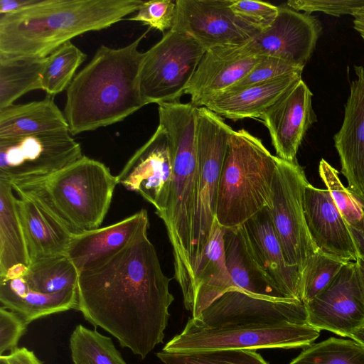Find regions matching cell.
Here are the masks:
<instances>
[{"instance_id": "f546056e", "label": "cell", "mask_w": 364, "mask_h": 364, "mask_svg": "<svg viewBox=\"0 0 364 364\" xmlns=\"http://www.w3.org/2000/svg\"><path fill=\"white\" fill-rule=\"evenodd\" d=\"M34 291L51 294L77 289L79 272L66 255L31 261L23 276Z\"/></svg>"}, {"instance_id": "f35d334b", "label": "cell", "mask_w": 364, "mask_h": 364, "mask_svg": "<svg viewBox=\"0 0 364 364\" xmlns=\"http://www.w3.org/2000/svg\"><path fill=\"white\" fill-rule=\"evenodd\" d=\"M230 8L237 16L260 32L271 26L279 11V6L252 0H232Z\"/></svg>"}, {"instance_id": "2e32d148", "label": "cell", "mask_w": 364, "mask_h": 364, "mask_svg": "<svg viewBox=\"0 0 364 364\" xmlns=\"http://www.w3.org/2000/svg\"><path fill=\"white\" fill-rule=\"evenodd\" d=\"M312 96L301 79L260 116L278 158L296 161V156L305 134L317 122Z\"/></svg>"}, {"instance_id": "ab89813d", "label": "cell", "mask_w": 364, "mask_h": 364, "mask_svg": "<svg viewBox=\"0 0 364 364\" xmlns=\"http://www.w3.org/2000/svg\"><path fill=\"white\" fill-rule=\"evenodd\" d=\"M287 5L296 11H303L309 14L320 11L339 17L346 14L353 16L358 9L364 7V0H290Z\"/></svg>"}, {"instance_id": "cb8c5ba5", "label": "cell", "mask_w": 364, "mask_h": 364, "mask_svg": "<svg viewBox=\"0 0 364 364\" xmlns=\"http://www.w3.org/2000/svg\"><path fill=\"white\" fill-rule=\"evenodd\" d=\"M301 73H292L272 81L225 92L203 101L200 107L232 120L259 118L301 80Z\"/></svg>"}, {"instance_id": "4316f807", "label": "cell", "mask_w": 364, "mask_h": 364, "mask_svg": "<svg viewBox=\"0 0 364 364\" xmlns=\"http://www.w3.org/2000/svg\"><path fill=\"white\" fill-rule=\"evenodd\" d=\"M57 130H69V127L53 96L0 109V139Z\"/></svg>"}, {"instance_id": "f1b7e54d", "label": "cell", "mask_w": 364, "mask_h": 364, "mask_svg": "<svg viewBox=\"0 0 364 364\" xmlns=\"http://www.w3.org/2000/svg\"><path fill=\"white\" fill-rule=\"evenodd\" d=\"M46 58L0 54V109L28 92L41 90Z\"/></svg>"}, {"instance_id": "8d00e7d4", "label": "cell", "mask_w": 364, "mask_h": 364, "mask_svg": "<svg viewBox=\"0 0 364 364\" xmlns=\"http://www.w3.org/2000/svg\"><path fill=\"white\" fill-rule=\"evenodd\" d=\"M302 71L303 69L279 58L264 57L247 75L228 91L238 90L251 85L272 81L292 73H302Z\"/></svg>"}, {"instance_id": "3957f363", "label": "cell", "mask_w": 364, "mask_h": 364, "mask_svg": "<svg viewBox=\"0 0 364 364\" xmlns=\"http://www.w3.org/2000/svg\"><path fill=\"white\" fill-rule=\"evenodd\" d=\"M150 29L122 48L102 45L75 76L63 110L72 136L121 122L146 105L139 86L144 53L138 48Z\"/></svg>"}, {"instance_id": "9a60e30c", "label": "cell", "mask_w": 364, "mask_h": 364, "mask_svg": "<svg viewBox=\"0 0 364 364\" xmlns=\"http://www.w3.org/2000/svg\"><path fill=\"white\" fill-rule=\"evenodd\" d=\"M117 184L138 193L161 215L166 210L172 179V163L166 134L158 126L116 176Z\"/></svg>"}, {"instance_id": "7402d4cb", "label": "cell", "mask_w": 364, "mask_h": 364, "mask_svg": "<svg viewBox=\"0 0 364 364\" xmlns=\"http://www.w3.org/2000/svg\"><path fill=\"white\" fill-rule=\"evenodd\" d=\"M224 228L217 220L194 269L191 294L184 304L197 318L213 301L225 293L236 289L228 272L223 247Z\"/></svg>"}, {"instance_id": "bcb514c9", "label": "cell", "mask_w": 364, "mask_h": 364, "mask_svg": "<svg viewBox=\"0 0 364 364\" xmlns=\"http://www.w3.org/2000/svg\"><path fill=\"white\" fill-rule=\"evenodd\" d=\"M28 268V266L23 264L14 265L7 271L4 276L0 277V279H14L23 277L26 274Z\"/></svg>"}, {"instance_id": "e0dca14e", "label": "cell", "mask_w": 364, "mask_h": 364, "mask_svg": "<svg viewBox=\"0 0 364 364\" xmlns=\"http://www.w3.org/2000/svg\"><path fill=\"white\" fill-rule=\"evenodd\" d=\"M354 70L343 124L333 139L348 189L364 208V66Z\"/></svg>"}, {"instance_id": "7a4b0ae2", "label": "cell", "mask_w": 364, "mask_h": 364, "mask_svg": "<svg viewBox=\"0 0 364 364\" xmlns=\"http://www.w3.org/2000/svg\"><path fill=\"white\" fill-rule=\"evenodd\" d=\"M320 331L307 323L300 299L264 298L233 289L190 318L162 350L299 348L311 346Z\"/></svg>"}, {"instance_id": "484cf974", "label": "cell", "mask_w": 364, "mask_h": 364, "mask_svg": "<svg viewBox=\"0 0 364 364\" xmlns=\"http://www.w3.org/2000/svg\"><path fill=\"white\" fill-rule=\"evenodd\" d=\"M0 302L28 325L43 316L75 309L77 290L46 294L31 289L23 277L0 279Z\"/></svg>"}, {"instance_id": "7bdbcfd3", "label": "cell", "mask_w": 364, "mask_h": 364, "mask_svg": "<svg viewBox=\"0 0 364 364\" xmlns=\"http://www.w3.org/2000/svg\"><path fill=\"white\" fill-rule=\"evenodd\" d=\"M36 0H0V15L14 13L30 6Z\"/></svg>"}, {"instance_id": "5bb4252c", "label": "cell", "mask_w": 364, "mask_h": 364, "mask_svg": "<svg viewBox=\"0 0 364 364\" xmlns=\"http://www.w3.org/2000/svg\"><path fill=\"white\" fill-rule=\"evenodd\" d=\"M304 304L309 325L349 337L364 323V304L356 262H346L330 284Z\"/></svg>"}, {"instance_id": "30bf717a", "label": "cell", "mask_w": 364, "mask_h": 364, "mask_svg": "<svg viewBox=\"0 0 364 364\" xmlns=\"http://www.w3.org/2000/svg\"><path fill=\"white\" fill-rule=\"evenodd\" d=\"M82 156L69 130L0 139V180L12 188L35 183Z\"/></svg>"}, {"instance_id": "836d02e7", "label": "cell", "mask_w": 364, "mask_h": 364, "mask_svg": "<svg viewBox=\"0 0 364 364\" xmlns=\"http://www.w3.org/2000/svg\"><path fill=\"white\" fill-rule=\"evenodd\" d=\"M164 364H268L254 350L219 349L156 353Z\"/></svg>"}, {"instance_id": "ffe728a7", "label": "cell", "mask_w": 364, "mask_h": 364, "mask_svg": "<svg viewBox=\"0 0 364 364\" xmlns=\"http://www.w3.org/2000/svg\"><path fill=\"white\" fill-rule=\"evenodd\" d=\"M149 226L147 211L141 209L116 223L73 235L66 255L80 273L122 249Z\"/></svg>"}, {"instance_id": "ba28073f", "label": "cell", "mask_w": 364, "mask_h": 364, "mask_svg": "<svg viewBox=\"0 0 364 364\" xmlns=\"http://www.w3.org/2000/svg\"><path fill=\"white\" fill-rule=\"evenodd\" d=\"M233 131L222 117L205 107L197 108V183L191 235L193 275L216 220L219 181Z\"/></svg>"}, {"instance_id": "83f0119b", "label": "cell", "mask_w": 364, "mask_h": 364, "mask_svg": "<svg viewBox=\"0 0 364 364\" xmlns=\"http://www.w3.org/2000/svg\"><path fill=\"white\" fill-rule=\"evenodd\" d=\"M13 190L0 180V277L14 265L31 263Z\"/></svg>"}, {"instance_id": "44dd1931", "label": "cell", "mask_w": 364, "mask_h": 364, "mask_svg": "<svg viewBox=\"0 0 364 364\" xmlns=\"http://www.w3.org/2000/svg\"><path fill=\"white\" fill-rule=\"evenodd\" d=\"M263 58L240 55L232 46L207 50L184 94L191 96L192 105L200 107L203 101L232 87Z\"/></svg>"}, {"instance_id": "ac0fdd59", "label": "cell", "mask_w": 364, "mask_h": 364, "mask_svg": "<svg viewBox=\"0 0 364 364\" xmlns=\"http://www.w3.org/2000/svg\"><path fill=\"white\" fill-rule=\"evenodd\" d=\"M254 259L285 298L301 300V274L290 266L274 230L268 208L240 225Z\"/></svg>"}, {"instance_id": "603a6c76", "label": "cell", "mask_w": 364, "mask_h": 364, "mask_svg": "<svg viewBox=\"0 0 364 364\" xmlns=\"http://www.w3.org/2000/svg\"><path fill=\"white\" fill-rule=\"evenodd\" d=\"M18 196V212L31 262L66 255L74 234L35 198L22 193Z\"/></svg>"}, {"instance_id": "7c38bea8", "label": "cell", "mask_w": 364, "mask_h": 364, "mask_svg": "<svg viewBox=\"0 0 364 364\" xmlns=\"http://www.w3.org/2000/svg\"><path fill=\"white\" fill-rule=\"evenodd\" d=\"M321 31L316 16L288 6H279L277 16L269 27L233 48L242 56L277 58L304 69Z\"/></svg>"}, {"instance_id": "52a82bcc", "label": "cell", "mask_w": 364, "mask_h": 364, "mask_svg": "<svg viewBox=\"0 0 364 364\" xmlns=\"http://www.w3.org/2000/svg\"><path fill=\"white\" fill-rule=\"evenodd\" d=\"M279 158L245 129L230 135L220 174L216 220L225 228L240 226L271 205Z\"/></svg>"}, {"instance_id": "c3c4849f", "label": "cell", "mask_w": 364, "mask_h": 364, "mask_svg": "<svg viewBox=\"0 0 364 364\" xmlns=\"http://www.w3.org/2000/svg\"><path fill=\"white\" fill-rule=\"evenodd\" d=\"M348 338L364 346V323L353 331Z\"/></svg>"}, {"instance_id": "4fadbf2b", "label": "cell", "mask_w": 364, "mask_h": 364, "mask_svg": "<svg viewBox=\"0 0 364 364\" xmlns=\"http://www.w3.org/2000/svg\"><path fill=\"white\" fill-rule=\"evenodd\" d=\"M232 0H177L171 29L192 36L206 50L242 45L260 31L237 16Z\"/></svg>"}, {"instance_id": "d6a6232c", "label": "cell", "mask_w": 364, "mask_h": 364, "mask_svg": "<svg viewBox=\"0 0 364 364\" xmlns=\"http://www.w3.org/2000/svg\"><path fill=\"white\" fill-rule=\"evenodd\" d=\"M289 364H364V346L331 337L308 346Z\"/></svg>"}, {"instance_id": "4dcf8cb0", "label": "cell", "mask_w": 364, "mask_h": 364, "mask_svg": "<svg viewBox=\"0 0 364 364\" xmlns=\"http://www.w3.org/2000/svg\"><path fill=\"white\" fill-rule=\"evenodd\" d=\"M73 364H127L110 337L79 324L70 338Z\"/></svg>"}, {"instance_id": "ee69618b", "label": "cell", "mask_w": 364, "mask_h": 364, "mask_svg": "<svg viewBox=\"0 0 364 364\" xmlns=\"http://www.w3.org/2000/svg\"><path fill=\"white\" fill-rule=\"evenodd\" d=\"M353 28L357 31L364 41V7L358 9L353 14Z\"/></svg>"}, {"instance_id": "8992f818", "label": "cell", "mask_w": 364, "mask_h": 364, "mask_svg": "<svg viewBox=\"0 0 364 364\" xmlns=\"http://www.w3.org/2000/svg\"><path fill=\"white\" fill-rule=\"evenodd\" d=\"M117 185L108 167L83 156L41 181L13 189L35 198L76 235L100 228Z\"/></svg>"}, {"instance_id": "9c48e42d", "label": "cell", "mask_w": 364, "mask_h": 364, "mask_svg": "<svg viewBox=\"0 0 364 364\" xmlns=\"http://www.w3.org/2000/svg\"><path fill=\"white\" fill-rule=\"evenodd\" d=\"M205 51L188 33L168 31L144 52L139 86L146 105L178 102Z\"/></svg>"}, {"instance_id": "8fae6325", "label": "cell", "mask_w": 364, "mask_h": 364, "mask_svg": "<svg viewBox=\"0 0 364 364\" xmlns=\"http://www.w3.org/2000/svg\"><path fill=\"white\" fill-rule=\"evenodd\" d=\"M309 183L296 161L279 158L268 208L287 263L297 267L301 274L309 258L318 250L304 215V191Z\"/></svg>"}, {"instance_id": "b9f144b4", "label": "cell", "mask_w": 364, "mask_h": 364, "mask_svg": "<svg viewBox=\"0 0 364 364\" xmlns=\"http://www.w3.org/2000/svg\"><path fill=\"white\" fill-rule=\"evenodd\" d=\"M0 364H42L33 351L18 348L8 355L0 356Z\"/></svg>"}, {"instance_id": "e575fe53", "label": "cell", "mask_w": 364, "mask_h": 364, "mask_svg": "<svg viewBox=\"0 0 364 364\" xmlns=\"http://www.w3.org/2000/svg\"><path fill=\"white\" fill-rule=\"evenodd\" d=\"M318 171L321 178L349 227L364 230V208L361 203L342 183L338 171L322 159Z\"/></svg>"}, {"instance_id": "d6986e66", "label": "cell", "mask_w": 364, "mask_h": 364, "mask_svg": "<svg viewBox=\"0 0 364 364\" xmlns=\"http://www.w3.org/2000/svg\"><path fill=\"white\" fill-rule=\"evenodd\" d=\"M305 220L317 248L345 262H356L358 252L350 228L326 189L305 188Z\"/></svg>"}, {"instance_id": "d4e9b609", "label": "cell", "mask_w": 364, "mask_h": 364, "mask_svg": "<svg viewBox=\"0 0 364 364\" xmlns=\"http://www.w3.org/2000/svg\"><path fill=\"white\" fill-rule=\"evenodd\" d=\"M223 247L226 265L236 289L264 298H285L254 259L240 226L224 228Z\"/></svg>"}, {"instance_id": "1f68e13d", "label": "cell", "mask_w": 364, "mask_h": 364, "mask_svg": "<svg viewBox=\"0 0 364 364\" xmlns=\"http://www.w3.org/2000/svg\"><path fill=\"white\" fill-rule=\"evenodd\" d=\"M86 58L87 55L71 41L58 48L46 58L41 90L50 96L67 90L75 76L77 69Z\"/></svg>"}, {"instance_id": "277c9868", "label": "cell", "mask_w": 364, "mask_h": 364, "mask_svg": "<svg viewBox=\"0 0 364 364\" xmlns=\"http://www.w3.org/2000/svg\"><path fill=\"white\" fill-rule=\"evenodd\" d=\"M141 0H36L0 15V54L45 58L77 36L136 12Z\"/></svg>"}, {"instance_id": "f6af8a7d", "label": "cell", "mask_w": 364, "mask_h": 364, "mask_svg": "<svg viewBox=\"0 0 364 364\" xmlns=\"http://www.w3.org/2000/svg\"><path fill=\"white\" fill-rule=\"evenodd\" d=\"M355 243L358 255L364 259V230L360 231L349 227Z\"/></svg>"}, {"instance_id": "6da1fadb", "label": "cell", "mask_w": 364, "mask_h": 364, "mask_svg": "<svg viewBox=\"0 0 364 364\" xmlns=\"http://www.w3.org/2000/svg\"><path fill=\"white\" fill-rule=\"evenodd\" d=\"M147 230L79 273L75 309L142 359L163 342L174 300Z\"/></svg>"}, {"instance_id": "5b68a950", "label": "cell", "mask_w": 364, "mask_h": 364, "mask_svg": "<svg viewBox=\"0 0 364 364\" xmlns=\"http://www.w3.org/2000/svg\"><path fill=\"white\" fill-rule=\"evenodd\" d=\"M196 123V115L188 111L170 112L159 122L167 139L172 179L166 208L159 217L173 248L174 278L184 304L190 299L193 280L191 235L197 183Z\"/></svg>"}, {"instance_id": "d590c367", "label": "cell", "mask_w": 364, "mask_h": 364, "mask_svg": "<svg viewBox=\"0 0 364 364\" xmlns=\"http://www.w3.org/2000/svg\"><path fill=\"white\" fill-rule=\"evenodd\" d=\"M346 262L319 250L315 252L309 258L301 274V300L304 304L322 292Z\"/></svg>"}, {"instance_id": "74e56055", "label": "cell", "mask_w": 364, "mask_h": 364, "mask_svg": "<svg viewBox=\"0 0 364 364\" xmlns=\"http://www.w3.org/2000/svg\"><path fill=\"white\" fill-rule=\"evenodd\" d=\"M176 11V1H144L136 11V14L128 20L141 22L149 26V28L164 32L172 28Z\"/></svg>"}, {"instance_id": "7dc6e473", "label": "cell", "mask_w": 364, "mask_h": 364, "mask_svg": "<svg viewBox=\"0 0 364 364\" xmlns=\"http://www.w3.org/2000/svg\"><path fill=\"white\" fill-rule=\"evenodd\" d=\"M355 262L360 289L361 291L363 301L364 304V259H362L360 256H358V258Z\"/></svg>"}, {"instance_id": "60d3db41", "label": "cell", "mask_w": 364, "mask_h": 364, "mask_svg": "<svg viewBox=\"0 0 364 364\" xmlns=\"http://www.w3.org/2000/svg\"><path fill=\"white\" fill-rule=\"evenodd\" d=\"M28 324L16 314L0 307V356L18 348V343Z\"/></svg>"}]
</instances>
